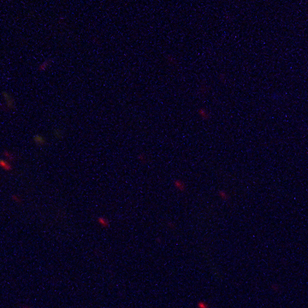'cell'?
<instances>
[{"label": "cell", "instance_id": "cell-1", "mask_svg": "<svg viewBox=\"0 0 308 308\" xmlns=\"http://www.w3.org/2000/svg\"><path fill=\"white\" fill-rule=\"evenodd\" d=\"M2 98L3 100V104H5L6 108L8 109V111L16 110V101H15L13 96L8 91L2 92Z\"/></svg>", "mask_w": 308, "mask_h": 308}, {"label": "cell", "instance_id": "cell-2", "mask_svg": "<svg viewBox=\"0 0 308 308\" xmlns=\"http://www.w3.org/2000/svg\"><path fill=\"white\" fill-rule=\"evenodd\" d=\"M0 169L5 172H11L13 171L12 163L9 162L3 158H0Z\"/></svg>", "mask_w": 308, "mask_h": 308}, {"label": "cell", "instance_id": "cell-3", "mask_svg": "<svg viewBox=\"0 0 308 308\" xmlns=\"http://www.w3.org/2000/svg\"><path fill=\"white\" fill-rule=\"evenodd\" d=\"M33 140L37 146H44L46 145V140L42 134L36 133L33 136Z\"/></svg>", "mask_w": 308, "mask_h": 308}, {"label": "cell", "instance_id": "cell-4", "mask_svg": "<svg viewBox=\"0 0 308 308\" xmlns=\"http://www.w3.org/2000/svg\"><path fill=\"white\" fill-rule=\"evenodd\" d=\"M2 156H3V158H5L6 160H8L10 163H12V162L16 160V155L14 154L13 152H9V150H3V152H2Z\"/></svg>", "mask_w": 308, "mask_h": 308}, {"label": "cell", "instance_id": "cell-5", "mask_svg": "<svg viewBox=\"0 0 308 308\" xmlns=\"http://www.w3.org/2000/svg\"><path fill=\"white\" fill-rule=\"evenodd\" d=\"M173 185L175 187L176 190L180 191V192H183L186 190V184L180 179H176L173 181Z\"/></svg>", "mask_w": 308, "mask_h": 308}, {"label": "cell", "instance_id": "cell-6", "mask_svg": "<svg viewBox=\"0 0 308 308\" xmlns=\"http://www.w3.org/2000/svg\"><path fill=\"white\" fill-rule=\"evenodd\" d=\"M198 113L199 115L200 116V117L203 119V120H208L210 118V113L208 112L207 110L206 109H203V108H200L198 110Z\"/></svg>", "mask_w": 308, "mask_h": 308}, {"label": "cell", "instance_id": "cell-7", "mask_svg": "<svg viewBox=\"0 0 308 308\" xmlns=\"http://www.w3.org/2000/svg\"><path fill=\"white\" fill-rule=\"evenodd\" d=\"M51 63V60H44V62H42V63L39 65L38 69H39L40 71H42V72H43V71H45V70L48 69V68L50 67Z\"/></svg>", "mask_w": 308, "mask_h": 308}, {"label": "cell", "instance_id": "cell-8", "mask_svg": "<svg viewBox=\"0 0 308 308\" xmlns=\"http://www.w3.org/2000/svg\"><path fill=\"white\" fill-rule=\"evenodd\" d=\"M98 223L102 226V227H104V228H107V227H109V221L107 220L105 218H103V217H99L98 218Z\"/></svg>", "mask_w": 308, "mask_h": 308}, {"label": "cell", "instance_id": "cell-9", "mask_svg": "<svg viewBox=\"0 0 308 308\" xmlns=\"http://www.w3.org/2000/svg\"><path fill=\"white\" fill-rule=\"evenodd\" d=\"M218 195H219V197H220L221 199H223V200H228V199H229L228 193L226 191H224V190H219V191H218Z\"/></svg>", "mask_w": 308, "mask_h": 308}, {"label": "cell", "instance_id": "cell-10", "mask_svg": "<svg viewBox=\"0 0 308 308\" xmlns=\"http://www.w3.org/2000/svg\"><path fill=\"white\" fill-rule=\"evenodd\" d=\"M11 199H12L14 202L17 203V204H20V203L22 202V199L19 195H17V194H12V195H11Z\"/></svg>", "mask_w": 308, "mask_h": 308}, {"label": "cell", "instance_id": "cell-11", "mask_svg": "<svg viewBox=\"0 0 308 308\" xmlns=\"http://www.w3.org/2000/svg\"><path fill=\"white\" fill-rule=\"evenodd\" d=\"M53 134H54V136H55L56 138H57V139H61V138H63V131H62V130H60V129H56V130H54Z\"/></svg>", "mask_w": 308, "mask_h": 308}, {"label": "cell", "instance_id": "cell-12", "mask_svg": "<svg viewBox=\"0 0 308 308\" xmlns=\"http://www.w3.org/2000/svg\"><path fill=\"white\" fill-rule=\"evenodd\" d=\"M198 307L199 308H209V306L207 303L206 302H203V301H199L198 303Z\"/></svg>", "mask_w": 308, "mask_h": 308}, {"label": "cell", "instance_id": "cell-13", "mask_svg": "<svg viewBox=\"0 0 308 308\" xmlns=\"http://www.w3.org/2000/svg\"><path fill=\"white\" fill-rule=\"evenodd\" d=\"M138 159H139L140 161H141L142 163H146V157L145 154H140V155L138 156Z\"/></svg>", "mask_w": 308, "mask_h": 308}, {"label": "cell", "instance_id": "cell-14", "mask_svg": "<svg viewBox=\"0 0 308 308\" xmlns=\"http://www.w3.org/2000/svg\"><path fill=\"white\" fill-rule=\"evenodd\" d=\"M0 110L3 111H8V109L6 108L5 104H2V103H0Z\"/></svg>", "mask_w": 308, "mask_h": 308}, {"label": "cell", "instance_id": "cell-15", "mask_svg": "<svg viewBox=\"0 0 308 308\" xmlns=\"http://www.w3.org/2000/svg\"><path fill=\"white\" fill-rule=\"evenodd\" d=\"M21 308H30L29 307H27V306H22Z\"/></svg>", "mask_w": 308, "mask_h": 308}]
</instances>
